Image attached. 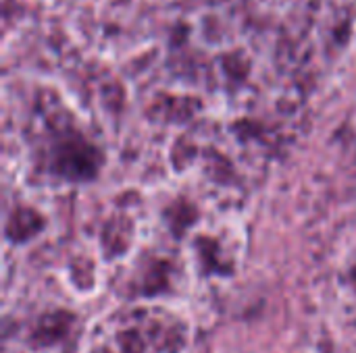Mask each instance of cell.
I'll list each match as a JSON object with an SVG mask.
<instances>
[{"mask_svg":"<svg viewBox=\"0 0 356 353\" xmlns=\"http://www.w3.org/2000/svg\"><path fill=\"white\" fill-rule=\"evenodd\" d=\"M188 327L163 308H136L98 322L92 353H184Z\"/></svg>","mask_w":356,"mask_h":353,"instance_id":"cell-1","label":"cell"},{"mask_svg":"<svg viewBox=\"0 0 356 353\" xmlns=\"http://www.w3.org/2000/svg\"><path fill=\"white\" fill-rule=\"evenodd\" d=\"M75 329V318L67 312H52L35 320L31 333L27 335V345L33 352L63 347Z\"/></svg>","mask_w":356,"mask_h":353,"instance_id":"cell-2","label":"cell"}]
</instances>
